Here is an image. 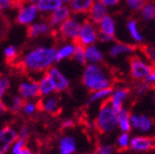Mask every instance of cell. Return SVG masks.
<instances>
[{"label": "cell", "mask_w": 155, "mask_h": 154, "mask_svg": "<svg viewBox=\"0 0 155 154\" xmlns=\"http://www.w3.org/2000/svg\"><path fill=\"white\" fill-rule=\"evenodd\" d=\"M57 49L54 46L38 45L26 51L22 56L21 64L26 71L34 75H44L57 63Z\"/></svg>", "instance_id": "obj_1"}, {"label": "cell", "mask_w": 155, "mask_h": 154, "mask_svg": "<svg viewBox=\"0 0 155 154\" xmlns=\"http://www.w3.org/2000/svg\"><path fill=\"white\" fill-rule=\"evenodd\" d=\"M82 84L90 92L112 87L113 79L101 64H87L82 72Z\"/></svg>", "instance_id": "obj_2"}, {"label": "cell", "mask_w": 155, "mask_h": 154, "mask_svg": "<svg viewBox=\"0 0 155 154\" xmlns=\"http://www.w3.org/2000/svg\"><path fill=\"white\" fill-rule=\"evenodd\" d=\"M95 126L101 134H111L119 128L117 112L112 108L109 101H104L100 106L95 119Z\"/></svg>", "instance_id": "obj_3"}, {"label": "cell", "mask_w": 155, "mask_h": 154, "mask_svg": "<svg viewBox=\"0 0 155 154\" xmlns=\"http://www.w3.org/2000/svg\"><path fill=\"white\" fill-rule=\"evenodd\" d=\"M155 66L144 60L139 55H133L129 58V73L133 80L138 82L145 81L151 75Z\"/></svg>", "instance_id": "obj_4"}, {"label": "cell", "mask_w": 155, "mask_h": 154, "mask_svg": "<svg viewBox=\"0 0 155 154\" xmlns=\"http://www.w3.org/2000/svg\"><path fill=\"white\" fill-rule=\"evenodd\" d=\"M95 25L96 24L91 22L90 19H84L81 23L80 32L75 42L83 46L96 44L97 41L99 40V32H98V28Z\"/></svg>", "instance_id": "obj_5"}, {"label": "cell", "mask_w": 155, "mask_h": 154, "mask_svg": "<svg viewBox=\"0 0 155 154\" xmlns=\"http://www.w3.org/2000/svg\"><path fill=\"white\" fill-rule=\"evenodd\" d=\"M82 22H80L77 18V16L69 17L64 23H61L57 28L58 37L64 41H74L75 42L78 36H79V32H80L81 23Z\"/></svg>", "instance_id": "obj_6"}, {"label": "cell", "mask_w": 155, "mask_h": 154, "mask_svg": "<svg viewBox=\"0 0 155 154\" xmlns=\"http://www.w3.org/2000/svg\"><path fill=\"white\" fill-rule=\"evenodd\" d=\"M17 94L24 100H38L41 98L40 91H39L38 80L32 78L24 79L19 82L17 86Z\"/></svg>", "instance_id": "obj_7"}, {"label": "cell", "mask_w": 155, "mask_h": 154, "mask_svg": "<svg viewBox=\"0 0 155 154\" xmlns=\"http://www.w3.org/2000/svg\"><path fill=\"white\" fill-rule=\"evenodd\" d=\"M39 10L34 3H26L18 8L16 14V22L23 26H30L37 21L39 16Z\"/></svg>", "instance_id": "obj_8"}, {"label": "cell", "mask_w": 155, "mask_h": 154, "mask_svg": "<svg viewBox=\"0 0 155 154\" xmlns=\"http://www.w3.org/2000/svg\"><path fill=\"white\" fill-rule=\"evenodd\" d=\"M18 138V132L11 125H5L0 127V154H8L16 139Z\"/></svg>", "instance_id": "obj_9"}, {"label": "cell", "mask_w": 155, "mask_h": 154, "mask_svg": "<svg viewBox=\"0 0 155 154\" xmlns=\"http://www.w3.org/2000/svg\"><path fill=\"white\" fill-rule=\"evenodd\" d=\"M116 25L115 21L111 15H107L101 22L98 24V32H99V41L102 43H109L115 40Z\"/></svg>", "instance_id": "obj_10"}, {"label": "cell", "mask_w": 155, "mask_h": 154, "mask_svg": "<svg viewBox=\"0 0 155 154\" xmlns=\"http://www.w3.org/2000/svg\"><path fill=\"white\" fill-rule=\"evenodd\" d=\"M45 73L51 79L52 83L55 87L56 93H63L70 87V80L68 79L67 75L56 66L51 67Z\"/></svg>", "instance_id": "obj_11"}, {"label": "cell", "mask_w": 155, "mask_h": 154, "mask_svg": "<svg viewBox=\"0 0 155 154\" xmlns=\"http://www.w3.org/2000/svg\"><path fill=\"white\" fill-rule=\"evenodd\" d=\"M129 149L137 153H147L155 149V138L148 135H138L131 137Z\"/></svg>", "instance_id": "obj_12"}, {"label": "cell", "mask_w": 155, "mask_h": 154, "mask_svg": "<svg viewBox=\"0 0 155 154\" xmlns=\"http://www.w3.org/2000/svg\"><path fill=\"white\" fill-rule=\"evenodd\" d=\"M39 106H40V110L44 113L56 116L59 113L61 109V98L56 93L50 95V96L41 97L39 100Z\"/></svg>", "instance_id": "obj_13"}, {"label": "cell", "mask_w": 155, "mask_h": 154, "mask_svg": "<svg viewBox=\"0 0 155 154\" xmlns=\"http://www.w3.org/2000/svg\"><path fill=\"white\" fill-rule=\"evenodd\" d=\"M131 126L134 129H137L142 135H148L154 128L155 124L152 118L147 114H131Z\"/></svg>", "instance_id": "obj_14"}, {"label": "cell", "mask_w": 155, "mask_h": 154, "mask_svg": "<svg viewBox=\"0 0 155 154\" xmlns=\"http://www.w3.org/2000/svg\"><path fill=\"white\" fill-rule=\"evenodd\" d=\"M129 95H130V89L128 87L122 86L117 87V89H113L111 96L109 98V104L112 106V108L117 112L124 107V104L126 102V100L128 99Z\"/></svg>", "instance_id": "obj_15"}, {"label": "cell", "mask_w": 155, "mask_h": 154, "mask_svg": "<svg viewBox=\"0 0 155 154\" xmlns=\"http://www.w3.org/2000/svg\"><path fill=\"white\" fill-rule=\"evenodd\" d=\"M72 15V10L70 5H64L61 8H58L51 14H48V24L51 25L52 28H58L61 23H64L66 19L71 17Z\"/></svg>", "instance_id": "obj_16"}, {"label": "cell", "mask_w": 155, "mask_h": 154, "mask_svg": "<svg viewBox=\"0 0 155 154\" xmlns=\"http://www.w3.org/2000/svg\"><path fill=\"white\" fill-rule=\"evenodd\" d=\"M58 154H74L78 150L77 139L72 135H64L57 143Z\"/></svg>", "instance_id": "obj_17"}, {"label": "cell", "mask_w": 155, "mask_h": 154, "mask_svg": "<svg viewBox=\"0 0 155 154\" xmlns=\"http://www.w3.org/2000/svg\"><path fill=\"white\" fill-rule=\"evenodd\" d=\"M136 51L135 45L125 42H114L108 50V55L111 58H119L123 55H129Z\"/></svg>", "instance_id": "obj_18"}, {"label": "cell", "mask_w": 155, "mask_h": 154, "mask_svg": "<svg viewBox=\"0 0 155 154\" xmlns=\"http://www.w3.org/2000/svg\"><path fill=\"white\" fill-rule=\"evenodd\" d=\"M87 14H88V19L91 22L98 25L108 15V10L104 3L100 2L99 0H97V1H95V3L91 8L90 12Z\"/></svg>", "instance_id": "obj_19"}, {"label": "cell", "mask_w": 155, "mask_h": 154, "mask_svg": "<svg viewBox=\"0 0 155 154\" xmlns=\"http://www.w3.org/2000/svg\"><path fill=\"white\" fill-rule=\"evenodd\" d=\"M52 26L48 24V22H35L30 26H28L27 34L30 38H39L44 37L52 32Z\"/></svg>", "instance_id": "obj_20"}, {"label": "cell", "mask_w": 155, "mask_h": 154, "mask_svg": "<svg viewBox=\"0 0 155 154\" xmlns=\"http://www.w3.org/2000/svg\"><path fill=\"white\" fill-rule=\"evenodd\" d=\"M75 48H77V43L74 41H65L61 46H58L57 49V63L58 62H63V60L69 59V58L73 57Z\"/></svg>", "instance_id": "obj_21"}, {"label": "cell", "mask_w": 155, "mask_h": 154, "mask_svg": "<svg viewBox=\"0 0 155 154\" xmlns=\"http://www.w3.org/2000/svg\"><path fill=\"white\" fill-rule=\"evenodd\" d=\"M85 56L87 64H101L104 60V54L96 44L85 46Z\"/></svg>", "instance_id": "obj_22"}, {"label": "cell", "mask_w": 155, "mask_h": 154, "mask_svg": "<svg viewBox=\"0 0 155 154\" xmlns=\"http://www.w3.org/2000/svg\"><path fill=\"white\" fill-rule=\"evenodd\" d=\"M117 123H119V129L121 132H129L133 129L131 126V113L128 109L122 108L120 111H117Z\"/></svg>", "instance_id": "obj_23"}, {"label": "cell", "mask_w": 155, "mask_h": 154, "mask_svg": "<svg viewBox=\"0 0 155 154\" xmlns=\"http://www.w3.org/2000/svg\"><path fill=\"white\" fill-rule=\"evenodd\" d=\"M39 12L43 14H51L58 8L64 5L61 0H38L36 3Z\"/></svg>", "instance_id": "obj_24"}, {"label": "cell", "mask_w": 155, "mask_h": 154, "mask_svg": "<svg viewBox=\"0 0 155 154\" xmlns=\"http://www.w3.org/2000/svg\"><path fill=\"white\" fill-rule=\"evenodd\" d=\"M38 84H39V91H40V95L41 97L50 96L52 94H55V87H54L53 83H52L51 79L48 77L46 73L41 75L38 79Z\"/></svg>", "instance_id": "obj_25"}, {"label": "cell", "mask_w": 155, "mask_h": 154, "mask_svg": "<svg viewBox=\"0 0 155 154\" xmlns=\"http://www.w3.org/2000/svg\"><path fill=\"white\" fill-rule=\"evenodd\" d=\"M96 0H73L70 3V8L72 10V13L74 14L84 15L90 12L91 8L95 3Z\"/></svg>", "instance_id": "obj_26"}, {"label": "cell", "mask_w": 155, "mask_h": 154, "mask_svg": "<svg viewBox=\"0 0 155 154\" xmlns=\"http://www.w3.org/2000/svg\"><path fill=\"white\" fill-rule=\"evenodd\" d=\"M126 28H127V32H128L130 38L135 41L136 43H142L143 42V36L142 34L139 30L138 22L134 18H130L127 21L126 23Z\"/></svg>", "instance_id": "obj_27"}, {"label": "cell", "mask_w": 155, "mask_h": 154, "mask_svg": "<svg viewBox=\"0 0 155 154\" xmlns=\"http://www.w3.org/2000/svg\"><path fill=\"white\" fill-rule=\"evenodd\" d=\"M5 101V105H7L8 111H10L11 113H17L19 111H22L23 105H24V102H25V100L19 96L18 94L11 95V96Z\"/></svg>", "instance_id": "obj_28"}, {"label": "cell", "mask_w": 155, "mask_h": 154, "mask_svg": "<svg viewBox=\"0 0 155 154\" xmlns=\"http://www.w3.org/2000/svg\"><path fill=\"white\" fill-rule=\"evenodd\" d=\"M113 89L109 87V89H99V91H95V92H91L90 98L88 101L91 104H95V102H99V101H108L111 96Z\"/></svg>", "instance_id": "obj_29"}, {"label": "cell", "mask_w": 155, "mask_h": 154, "mask_svg": "<svg viewBox=\"0 0 155 154\" xmlns=\"http://www.w3.org/2000/svg\"><path fill=\"white\" fill-rule=\"evenodd\" d=\"M140 16L144 22H151L155 19V2L148 1L140 10Z\"/></svg>", "instance_id": "obj_30"}, {"label": "cell", "mask_w": 155, "mask_h": 154, "mask_svg": "<svg viewBox=\"0 0 155 154\" xmlns=\"http://www.w3.org/2000/svg\"><path fill=\"white\" fill-rule=\"evenodd\" d=\"M40 110L38 100H25L22 108V113L26 116H34Z\"/></svg>", "instance_id": "obj_31"}, {"label": "cell", "mask_w": 155, "mask_h": 154, "mask_svg": "<svg viewBox=\"0 0 155 154\" xmlns=\"http://www.w3.org/2000/svg\"><path fill=\"white\" fill-rule=\"evenodd\" d=\"M130 140L131 137L129 132H122L117 138H116V148L120 150H127L130 147Z\"/></svg>", "instance_id": "obj_32"}, {"label": "cell", "mask_w": 155, "mask_h": 154, "mask_svg": "<svg viewBox=\"0 0 155 154\" xmlns=\"http://www.w3.org/2000/svg\"><path fill=\"white\" fill-rule=\"evenodd\" d=\"M72 58L75 63L79 64V65H82V66L87 65L86 56H85V46L77 43V48H75L74 54H73Z\"/></svg>", "instance_id": "obj_33"}, {"label": "cell", "mask_w": 155, "mask_h": 154, "mask_svg": "<svg viewBox=\"0 0 155 154\" xmlns=\"http://www.w3.org/2000/svg\"><path fill=\"white\" fill-rule=\"evenodd\" d=\"M10 87H11V80H10V78L1 75L0 77V99H5Z\"/></svg>", "instance_id": "obj_34"}, {"label": "cell", "mask_w": 155, "mask_h": 154, "mask_svg": "<svg viewBox=\"0 0 155 154\" xmlns=\"http://www.w3.org/2000/svg\"><path fill=\"white\" fill-rule=\"evenodd\" d=\"M141 50H142L145 58H147L153 66H155V48L154 46L150 45V44H143V45L141 46Z\"/></svg>", "instance_id": "obj_35"}, {"label": "cell", "mask_w": 155, "mask_h": 154, "mask_svg": "<svg viewBox=\"0 0 155 154\" xmlns=\"http://www.w3.org/2000/svg\"><path fill=\"white\" fill-rule=\"evenodd\" d=\"M27 143L25 139H21V138H17L16 141L13 143V146L11 147L10 150V154H22L23 151L26 149Z\"/></svg>", "instance_id": "obj_36"}, {"label": "cell", "mask_w": 155, "mask_h": 154, "mask_svg": "<svg viewBox=\"0 0 155 154\" xmlns=\"http://www.w3.org/2000/svg\"><path fill=\"white\" fill-rule=\"evenodd\" d=\"M126 5L134 12H140V10L148 2V0H125Z\"/></svg>", "instance_id": "obj_37"}, {"label": "cell", "mask_w": 155, "mask_h": 154, "mask_svg": "<svg viewBox=\"0 0 155 154\" xmlns=\"http://www.w3.org/2000/svg\"><path fill=\"white\" fill-rule=\"evenodd\" d=\"M115 152V147L109 143H100L96 148V154H113Z\"/></svg>", "instance_id": "obj_38"}, {"label": "cell", "mask_w": 155, "mask_h": 154, "mask_svg": "<svg viewBox=\"0 0 155 154\" xmlns=\"http://www.w3.org/2000/svg\"><path fill=\"white\" fill-rule=\"evenodd\" d=\"M17 54H18V51L15 45H8L3 50V55L7 58L8 60H13L17 57Z\"/></svg>", "instance_id": "obj_39"}, {"label": "cell", "mask_w": 155, "mask_h": 154, "mask_svg": "<svg viewBox=\"0 0 155 154\" xmlns=\"http://www.w3.org/2000/svg\"><path fill=\"white\" fill-rule=\"evenodd\" d=\"M151 89H152V86L149 84L148 82L142 81L136 86V94L138 95V96H143V95L147 94Z\"/></svg>", "instance_id": "obj_40"}, {"label": "cell", "mask_w": 155, "mask_h": 154, "mask_svg": "<svg viewBox=\"0 0 155 154\" xmlns=\"http://www.w3.org/2000/svg\"><path fill=\"white\" fill-rule=\"evenodd\" d=\"M17 132H18V138H21V139L27 140L29 138V136H30V127L28 125H26V124L21 126L17 129Z\"/></svg>", "instance_id": "obj_41"}, {"label": "cell", "mask_w": 155, "mask_h": 154, "mask_svg": "<svg viewBox=\"0 0 155 154\" xmlns=\"http://www.w3.org/2000/svg\"><path fill=\"white\" fill-rule=\"evenodd\" d=\"M73 125H74V121L70 118H67V119H64L61 121V128L64 129H69V128H72Z\"/></svg>", "instance_id": "obj_42"}, {"label": "cell", "mask_w": 155, "mask_h": 154, "mask_svg": "<svg viewBox=\"0 0 155 154\" xmlns=\"http://www.w3.org/2000/svg\"><path fill=\"white\" fill-rule=\"evenodd\" d=\"M14 5L13 0H0V10L11 9Z\"/></svg>", "instance_id": "obj_43"}, {"label": "cell", "mask_w": 155, "mask_h": 154, "mask_svg": "<svg viewBox=\"0 0 155 154\" xmlns=\"http://www.w3.org/2000/svg\"><path fill=\"white\" fill-rule=\"evenodd\" d=\"M99 1L104 3L106 7H114L119 5L121 0H99Z\"/></svg>", "instance_id": "obj_44"}, {"label": "cell", "mask_w": 155, "mask_h": 154, "mask_svg": "<svg viewBox=\"0 0 155 154\" xmlns=\"http://www.w3.org/2000/svg\"><path fill=\"white\" fill-rule=\"evenodd\" d=\"M145 82H148L152 87L155 86V67H154V69H153L152 72H151V75L148 77V79L145 80Z\"/></svg>", "instance_id": "obj_45"}, {"label": "cell", "mask_w": 155, "mask_h": 154, "mask_svg": "<svg viewBox=\"0 0 155 154\" xmlns=\"http://www.w3.org/2000/svg\"><path fill=\"white\" fill-rule=\"evenodd\" d=\"M7 110H8V108H7V105H5V99H0V118L5 116Z\"/></svg>", "instance_id": "obj_46"}, {"label": "cell", "mask_w": 155, "mask_h": 154, "mask_svg": "<svg viewBox=\"0 0 155 154\" xmlns=\"http://www.w3.org/2000/svg\"><path fill=\"white\" fill-rule=\"evenodd\" d=\"M22 154H34V152H32L31 149H29L28 147H26V149H25L24 151H23Z\"/></svg>", "instance_id": "obj_47"}, {"label": "cell", "mask_w": 155, "mask_h": 154, "mask_svg": "<svg viewBox=\"0 0 155 154\" xmlns=\"http://www.w3.org/2000/svg\"><path fill=\"white\" fill-rule=\"evenodd\" d=\"M61 1H63L64 5H70V3L72 2L73 0H61Z\"/></svg>", "instance_id": "obj_48"}, {"label": "cell", "mask_w": 155, "mask_h": 154, "mask_svg": "<svg viewBox=\"0 0 155 154\" xmlns=\"http://www.w3.org/2000/svg\"><path fill=\"white\" fill-rule=\"evenodd\" d=\"M37 1H38V0H27V2H29V3H34V5H36Z\"/></svg>", "instance_id": "obj_49"}, {"label": "cell", "mask_w": 155, "mask_h": 154, "mask_svg": "<svg viewBox=\"0 0 155 154\" xmlns=\"http://www.w3.org/2000/svg\"><path fill=\"white\" fill-rule=\"evenodd\" d=\"M153 102H154V107H155V93H154V95H153Z\"/></svg>", "instance_id": "obj_50"}]
</instances>
